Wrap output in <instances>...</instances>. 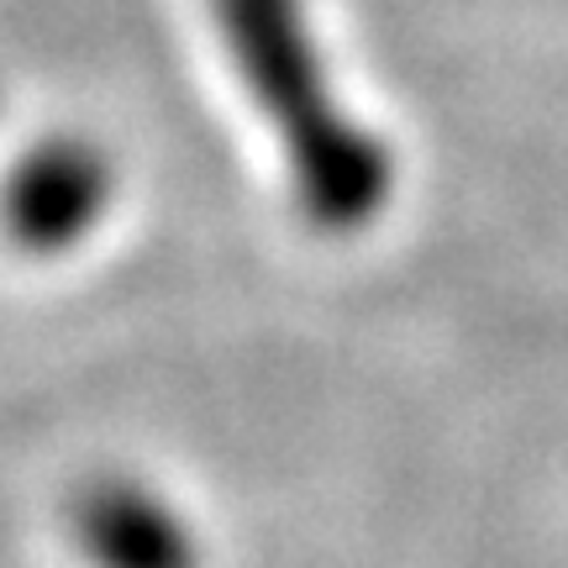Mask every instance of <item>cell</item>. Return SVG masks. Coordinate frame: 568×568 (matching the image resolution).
<instances>
[{
  "mask_svg": "<svg viewBox=\"0 0 568 568\" xmlns=\"http://www.w3.org/2000/svg\"><path fill=\"white\" fill-rule=\"evenodd\" d=\"M216 27L247 95L280 126L284 163L305 216L326 232L368 226L389 201L395 163L364 122H353L326 80L322 48L301 0H216Z\"/></svg>",
  "mask_w": 568,
  "mask_h": 568,
  "instance_id": "1",
  "label": "cell"
},
{
  "mask_svg": "<svg viewBox=\"0 0 568 568\" xmlns=\"http://www.w3.org/2000/svg\"><path fill=\"white\" fill-rule=\"evenodd\" d=\"M116 174L95 142L48 138L11 163L0 184V226L21 253L59 258L105 222Z\"/></svg>",
  "mask_w": 568,
  "mask_h": 568,
  "instance_id": "2",
  "label": "cell"
},
{
  "mask_svg": "<svg viewBox=\"0 0 568 568\" xmlns=\"http://www.w3.org/2000/svg\"><path fill=\"white\" fill-rule=\"evenodd\" d=\"M69 521L90 568H195L190 527L138 479H95Z\"/></svg>",
  "mask_w": 568,
  "mask_h": 568,
  "instance_id": "3",
  "label": "cell"
}]
</instances>
